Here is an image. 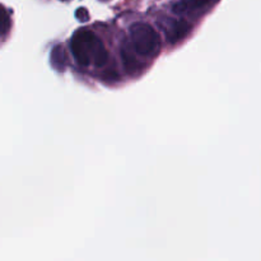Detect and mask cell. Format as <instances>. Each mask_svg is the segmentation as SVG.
I'll list each match as a JSON object with an SVG mask.
<instances>
[{"mask_svg": "<svg viewBox=\"0 0 261 261\" xmlns=\"http://www.w3.org/2000/svg\"><path fill=\"white\" fill-rule=\"evenodd\" d=\"M10 30V17L7 9L0 4V35H7Z\"/></svg>", "mask_w": 261, "mask_h": 261, "instance_id": "obj_7", "label": "cell"}, {"mask_svg": "<svg viewBox=\"0 0 261 261\" xmlns=\"http://www.w3.org/2000/svg\"><path fill=\"white\" fill-rule=\"evenodd\" d=\"M51 65L54 69L58 71H64L66 66V55H65V48L63 45H56L55 47L51 50Z\"/></svg>", "mask_w": 261, "mask_h": 261, "instance_id": "obj_6", "label": "cell"}, {"mask_svg": "<svg viewBox=\"0 0 261 261\" xmlns=\"http://www.w3.org/2000/svg\"><path fill=\"white\" fill-rule=\"evenodd\" d=\"M211 3V0H180L173 5L172 10L176 14H182V13L191 12V10H198L206 7Z\"/></svg>", "mask_w": 261, "mask_h": 261, "instance_id": "obj_5", "label": "cell"}, {"mask_svg": "<svg viewBox=\"0 0 261 261\" xmlns=\"http://www.w3.org/2000/svg\"><path fill=\"white\" fill-rule=\"evenodd\" d=\"M70 51L76 64L87 68L93 64L101 68L109 60V54L101 38L89 30H79L70 40Z\"/></svg>", "mask_w": 261, "mask_h": 261, "instance_id": "obj_1", "label": "cell"}, {"mask_svg": "<svg viewBox=\"0 0 261 261\" xmlns=\"http://www.w3.org/2000/svg\"><path fill=\"white\" fill-rule=\"evenodd\" d=\"M121 60L124 64L125 70L129 74H137L143 69V64L137 58V53L132 47L130 43H125L121 48Z\"/></svg>", "mask_w": 261, "mask_h": 261, "instance_id": "obj_3", "label": "cell"}, {"mask_svg": "<svg viewBox=\"0 0 261 261\" xmlns=\"http://www.w3.org/2000/svg\"><path fill=\"white\" fill-rule=\"evenodd\" d=\"M191 31L190 23L186 22L185 19H177L170 24L167 28V40L171 43H177L178 41L184 40L189 32Z\"/></svg>", "mask_w": 261, "mask_h": 261, "instance_id": "obj_4", "label": "cell"}, {"mask_svg": "<svg viewBox=\"0 0 261 261\" xmlns=\"http://www.w3.org/2000/svg\"><path fill=\"white\" fill-rule=\"evenodd\" d=\"M75 17L79 22H87L89 19V13L86 8H79L75 12Z\"/></svg>", "mask_w": 261, "mask_h": 261, "instance_id": "obj_8", "label": "cell"}, {"mask_svg": "<svg viewBox=\"0 0 261 261\" xmlns=\"http://www.w3.org/2000/svg\"><path fill=\"white\" fill-rule=\"evenodd\" d=\"M130 45L137 55L142 58H154L161 50V37L157 31L148 23L137 22L130 25Z\"/></svg>", "mask_w": 261, "mask_h": 261, "instance_id": "obj_2", "label": "cell"}]
</instances>
